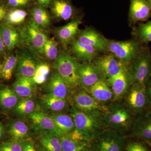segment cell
Instances as JSON below:
<instances>
[{"label": "cell", "mask_w": 151, "mask_h": 151, "mask_svg": "<svg viewBox=\"0 0 151 151\" xmlns=\"http://www.w3.org/2000/svg\"><path fill=\"white\" fill-rule=\"evenodd\" d=\"M20 35L27 45L38 53L43 54L44 46L47 37L32 19L22 28Z\"/></svg>", "instance_id": "ba28073f"}, {"label": "cell", "mask_w": 151, "mask_h": 151, "mask_svg": "<svg viewBox=\"0 0 151 151\" xmlns=\"http://www.w3.org/2000/svg\"><path fill=\"white\" fill-rule=\"evenodd\" d=\"M38 143L47 151H62L60 137L50 132L35 133Z\"/></svg>", "instance_id": "4316f807"}, {"label": "cell", "mask_w": 151, "mask_h": 151, "mask_svg": "<svg viewBox=\"0 0 151 151\" xmlns=\"http://www.w3.org/2000/svg\"><path fill=\"white\" fill-rule=\"evenodd\" d=\"M27 118L35 133L49 132L59 137L62 136L50 116L40 109L32 113Z\"/></svg>", "instance_id": "8fae6325"}, {"label": "cell", "mask_w": 151, "mask_h": 151, "mask_svg": "<svg viewBox=\"0 0 151 151\" xmlns=\"http://www.w3.org/2000/svg\"><path fill=\"white\" fill-rule=\"evenodd\" d=\"M62 151H88L91 149L90 143L76 140L65 135L60 137Z\"/></svg>", "instance_id": "4dcf8cb0"}, {"label": "cell", "mask_w": 151, "mask_h": 151, "mask_svg": "<svg viewBox=\"0 0 151 151\" xmlns=\"http://www.w3.org/2000/svg\"><path fill=\"white\" fill-rule=\"evenodd\" d=\"M39 105L34 97L22 98L12 111L19 118H27L35 111L40 110Z\"/></svg>", "instance_id": "f1b7e54d"}, {"label": "cell", "mask_w": 151, "mask_h": 151, "mask_svg": "<svg viewBox=\"0 0 151 151\" xmlns=\"http://www.w3.org/2000/svg\"><path fill=\"white\" fill-rule=\"evenodd\" d=\"M71 50L76 58L84 62H91L97 58L98 52L92 47L81 42L78 39L71 42Z\"/></svg>", "instance_id": "603a6c76"}, {"label": "cell", "mask_w": 151, "mask_h": 151, "mask_svg": "<svg viewBox=\"0 0 151 151\" xmlns=\"http://www.w3.org/2000/svg\"><path fill=\"white\" fill-rule=\"evenodd\" d=\"M147 2L148 3L149 5H150V7L151 9V0H147Z\"/></svg>", "instance_id": "681fc988"}, {"label": "cell", "mask_w": 151, "mask_h": 151, "mask_svg": "<svg viewBox=\"0 0 151 151\" xmlns=\"http://www.w3.org/2000/svg\"><path fill=\"white\" fill-rule=\"evenodd\" d=\"M126 137L151 142V110L136 116L129 134Z\"/></svg>", "instance_id": "7c38bea8"}, {"label": "cell", "mask_w": 151, "mask_h": 151, "mask_svg": "<svg viewBox=\"0 0 151 151\" xmlns=\"http://www.w3.org/2000/svg\"><path fill=\"white\" fill-rule=\"evenodd\" d=\"M100 103L105 105L114 101V95L106 79H102L88 89H84Z\"/></svg>", "instance_id": "ac0fdd59"}, {"label": "cell", "mask_w": 151, "mask_h": 151, "mask_svg": "<svg viewBox=\"0 0 151 151\" xmlns=\"http://www.w3.org/2000/svg\"><path fill=\"white\" fill-rule=\"evenodd\" d=\"M77 39L82 43L92 47L99 52L108 51V40L92 28L80 32Z\"/></svg>", "instance_id": "2e32d148"}, {"label": "cell", "mask_w": 151, "mask_h": 151, "mask_svg": "<svg viewBox=\"0 0 151 151\" xmlns=\"http://www.w3.org/2000/svg\"><path fill=\"white\" fill-rule=\"evenodd\" d=\"M22 151H37L35 144L31 139L23 141Z\"/></svg>", "instance_id": "ab89813d"}, {"label": "cell", "mask_w": 151, "mask_h": 151, "mask_svg": "<svg viewBox=\"0 0 151 151\" xmlns=\"http://www.w3.org/2000/svg\"><path fill=\"white\" fill-rule=\"evenodd\" d=\"M19 56L17 54L12 53L6 57L2 64L1 75L6 80H9L12 78L14 71L16 69L18 61Z\"/></svg>", "instance_id": "1f68e13d"}, {"label": "cell", "mask_w": 151, "mask_h": 151, "mask_svg": "<svg viewBox=\"0 0 151 151\" xmlns=\"http://www.w3.org/2000/svg\"><path fill=\"white\" fill-rule=\"evenodd\" d=\"M78 74L80 86L84 89H88L100 80L106 79L94 63L91 62L80 64Z\"/></svg>", "instance_id": "5bb4252c"}, {"label": "cell", "mask_w": 151, "mask_h": 151, "mask_svg": "<svg viewBox=\"0 0 151 151\" xmlns=\"http://www.w3.org/2000/svg\"><path fill=\"white\" fill-rule=\"evenodd\" d=\"M47 93L55 97L65 99L68 101L72 99L73 92L70 89L57 72L51 74L46 83Z\"/></svg>", "instance_id": "9a60e30c"}, {"label": "cell", "mask_w": 151, "mask_h": 151, "mask_svg": "<svg viewBox=\"0 0 151 151\" xmlns=\"http://www.w3.org/2000/svg\"><path fill=\"white\" fill-rule=\"evenodd\" d=\"M92 151V150H91V149H90V150H89V151Z\"/></svg>", "instance_id": "816d5d0a"}, {"label": "cell", "mask_w": 151, "mask_h": 151, "mask_svg": "<svg viewBox=\"0 0 151 151\" xmlns=\"http://www.w3.org/2000/svg\"><path fill=\"white\" fill-rule=\"evenodd\" d=\"M94 64L106 80L117 75L127 65L112 53L96 58Z\"/></svg>", "instance_id": "4fadbf2b"}, {"label": "cell", "mask_w": 151, "mask_h": 151, "mask_svg": "<svg viewBox=\"0 0 151 151\" xmlns=\"http://www.w3.org/2000/svg\"><path fill=\"white\" fill-rule=\"evenodd\" d=\"M27 15V12L21 9L9 11L6 17V22L12 25L19 24L24 21Z\"/></svg>", "instance_id": "d590c367"}, {"label": "cell", "mask_w": 151, "mask_h": 151, "mask_svg": "<svg viewBox=\"0 0 151 151\" xmlns=\"http://www.w3.org/2000/svg\"><path fill=\"white\" fill-rule=\"evenodd\" d=\"M107 107V111L102 115L107 127L123 135L129 132L136 115L121 101L111 102Z\"/></svg>", "instance_id": "7a4b0ae2"}, {"label": "cell", "mask_w": 151, "mask_h": 151, "mask_svg": "<svg viewBox=\"0 0 151 151\" xmlns=\"http://www.w3.org/2000/svg\"><path fill=\"white\" fill-rule=\"evenodd\" d=\"M51 11L57 18L68 20L74 14V8L67 0H54L51 6Z\"/></svg>", "instance_id": "83f0119b"}, {"label": "cell", "mask_w": 151, "mask_h": 151, "mask_svg": "<svg viewBox=\"0 0 151 151\" xmlns=\"http://www.w3.org/2000/svg\"><path fill=\"white\" fill-rule=\"evenodd\" d=\"M71 104L78 111L84 113L100 112L103 113L107 110V105L97 101L82 88L73 92Z\"/></svg>", "instance_id": "9c48e42d"}, {"label": "cell", "mask_w": 151, "mask_h": 151, "mask_svg": "<svg viewBox=\"0 0 151 151\" xmlns=\"http://www.w3.org/2000/svg\"><path fill=\"white\" fill-rule=\"evenodd\" d=\"M39 4L40 5L42 6L45 7L48 6L52 0H37Z\"/></svg>", "instance_id": "bcb514c9"}, {"label": "cell", "mask_w": 151, "mask_h": 151, "mask_svg": "<svg viewBox=\"0 0 151 151\" xmlns=\"http://www.w3.org/2000/svg\"><path fill=\"white\" fill-rule=\"evenodd\" d=\"M145 142L147 145L149 147L151 148V142H149V141H145Z\"/></svg>", "instance_id": "c3c4849f"}, {"label": "cell", "mask_w": 151, "mask_h": 151, "mask_svg": "<svg viewBox=\"0 0 151 151\" xmlns=\"http://www.w3.org/2000/svg\"><path fill=\"white\" fill-rule=\"evenodd\" d=\"M36 84L32 78L17 76L13 84V89L20 99L34 97Z\"/></svg>", "instance_id": "d4e9b609"}, {"label": "cell", "mask_w": 151, "mask_h": 151, "mask_svg": "<svg viewBox=\"0 0 151 151\" xmlns=\"http://www.w3.org/2000/svg\"><path fill=\"white\" fill-rule=\"evenodd\" d=\"M80 64L77 58L68 52L59 53L55 61L56 72L73 92L81 88L78 74Z\"/></svg>", "instance_id": "3957f363"}, {"label": "cell", "mask_w": 151, "mask_h": 151, "mask_svg": "<svg viewBox=\"0 0 151 151\" xmlns=\"http://www.w3.org/2000/svg\"><path fill=\"white\" fill-rule=\"evenodd\" d=\"M9 11L4 5L2 3H0V22L5 21L6 17Z\"/></svg>", "instance_id": "b9f144b4"}, {"label": "cell", "mask_w": 151, "mask_h": 151, "mask_svg": "<svg viewBox=\"0 0 151 151\" xmlns=\"http://www.w3.org/2000/svg\"><path fill=\"white\" fill-rule=\"evenodd\" d=\"M50 71V68L47 63L38 64L35 74L32 78L33 81L36 84H44L47 80Z\"/></svg>", "instance_id": "e575fe53"}, {"label": "cell", "mask_w": 151, "mask_h": 151, "mask_svg": "<svg viewBox=\"0 0 151 151\" xmlns=\"http://www.w3.org/2000/svg\"><path fill=\"white\" fill-rule=\"evenodd\" d=\"M20 99L12 88L8 86L0 87V106L4 110H12Z\"/></svg>", "instance_id": "f546056e"}, {"label": "cell", "mask_w": 151, "mask_h": 151, "mask_svg": "<svg viewBox=\"0 0 151 151\" xmlns=\"http://www.w3.org/2000/svg\"><path fill=\"white\" fill-rule=\"evenodd\" d=\"M2 66V65L0 63V74H1V71Z\"/></svg>", "instance_id": "f907efd6"}, {"label": "cell", "mask_w": 151, "mask_h": 151, "mask_svg": "<svg viewBox=\"0 0 151 151\" xmlns=\"http://www.w3.org/2000/svg\"><path fill=\"white\" fill-rule=\"evenodd\" d=\"M8 133L11 139L22 142L31 139L29 127L27 122L23 119L12 120L8 125Z\"/></svg>", "instance_id": "44dd1931"}, {"label": "cell", "mask_w": 151, "mask_h": 151, "mask_svg": "<svg viewBox=\"0 0 151 151\" xmlns=\"http://www.w3.org/2000/svg\"><path fill=\"white\" fill-rule=\"evenodd\" d=\"M22 142L12 139L0 143V151H22Z\"/></svg>", "instance_id": "74e56055"}, {"label": "cell", "mask_w": 151, "mask_h": 151, "mask_svg": "<svg viewBox=\"0 0 151 151\" xmlns=\"http://www.w3.org/2000/svg\"><path fill=\"white\" fill-rule=\"evenodd\" d=\"M35 147L37 151H47L39 143H35Z\"/></svg>", "instance_id": "7dc6e473"}, {"label": "cell", "mask_w": 151, "mask_h": 151, "mask_svg": "<svg viewBox=\"0 0 151 151\" xmlns=\"http://www.w3.org/2000/svg\"><path fill=\"white\" fill-rule=\"evenodd\" d=\"M81 22L80 19H74L57 30V37L62 44L67 45L75 40L76 37L78 35L80 32L79 26Z\"/></svg>", "instance_id": "ffe728a7"}, {"label": "cell", "mask_w": 151, "mask_h": 151, "mask_svg": "<svg viewBox=\"0 0 151 151\" xmlns=\"http://www.w3.org/2000/svg\"><path fill=\"white\" fill-rule=\"evenodd\" d=\"M6 49V47L5 46L2 37L1 33H0V55L4 54Z\"/></svg>", "instance_id": "ee69618b"}, {"label": "cell", "mask_w": 151, "mask_h": 151, "mask_svg": "<svg viewBox=\"0 0 151 151\" xmlns=\"http://www.w3.org/2000/svg\"><path fill=\"white\" fill-rule=\"evenodd\" d=\"M5 136V130L3 124L0 122V141L3 140Z\"/></svg>", "instance_id": "f6af8a7d"}, {"label": "cell", "mask_w": 151, "mask_h": 151, "mask_svg": "<svg viewBox=\"0 0 151 151\" xmlns=\"http://www.w3.org/2000/svg\"><path fill=\"white\" fill-rule=\"evenodd\" d=\"M108 51L127 65L134 59L143 47L142 44L136 39L123 41L108 40Z\"/></svg>", "instance_id": "8992f818"}, {"label": "cell", "mask_w": 151, "mask_h": 151, "mask_svg": "<svg viewBox=\"0 0 151 151\" xmlns=\"http://www.w3.org/2000/svg\"><path fill=\"white\" fill-rule=\"evenodd\" d=\"M40 106L51 112H64L70 110L68 101L47 93L40 98ZM71 108V107H70Z\"/></svg>", "instance_id": "d6986e66"}, {"label": "cell", "mask_w": 151, "mask_h": 151, "mask_svg": "<svg viewBox=\"0 0 151 151\" xmlns=\"http://www.w3.org/2000/svg\"><path fill=\"white\" fill-rule=\"evenodd\" d=\"M125 151H150L147 146L140 142H134L129 143L126 147Z\"/></svg>", "instance_id": "f35d334b"}, {"label": "cell", "mask_w": 151, "mask_h": 151, "mask_svg": "<svg viewBox=\"0 0 151 151\" xmlns=\"http://www.w3.org/2000/svg\"><path fill=\"white\" fill-rule=\"evenodd\" d=\"M48 114L62 136L69 134L75 130V124L71 114L64 112H50Z\"/></svg>", "instance_id": "cb8c5ba5"}, {"label": "cell", "mask_w": 151, "mask_h": 151, "mask_svg": "<svg viewBox=\"0 0 151 151\" xmlns=\"http://www.w3.org/2000/svg\"><path fill=\"white\" fill-rule=\"evenodd\" d=\"M0 33L6 49L13 50L19 43L20 35L13 26L6 22L0 24Z\"/></svg>", "instance_id": "484cf974"}, {"label": "cell", "mask_w": 151, "mask_h": 151, "mask_svg": "<svg viewBox=\"0 0 151 151\" xmlns=\"http://www.w3.org/2000/svg\"><path fill=\"white\" fill-rule=\"evenodd\" d=\"M124 103L136 116L150 110L146 85L134 83L124 98Z\"/></svg>", "instance_id": "52a82bcc"}, {"label": "cell", "mask_w": 151, "mask_h": 151, "mask_svg": "<svg viewBox=\"0 0 151 151\" xmlns=\"http://www.w3.org/2000/svg\"><path fill=\"white\" fill-rule=\"evenodd\" d=\"M70 112L75 124L74 130L86 142L91 143L108 128L101 112L84 113L78 111L73 105H71Z\"/></svg>", "instance_id": "6da1fadb"}, {"label": "cell", "mask_w": 151, "mask_h": 151, "mask_svg": "<svg viewBox=\"0 0 151 151\" xmlns=\"http://www.w3.org/2000/svg\"><path fill=\"white\" fill-rule=\"evenodd\" d=\"M124 135L107 128L90 143L92 151H124Z\"/></svg>", "instance_id": "5b68a950"}, {"label": "cell", "mask_w": 151, "mask_h": 151, "mask_svg": "<svg viewBox=\"0 0 151 151\" xmlns=\"http://www.w3.org/2000/svg\"><path fill=\"white\" fill-rule=\"evenodd\" d=\"M32 17V20L41 29H46L49 27L50 24V17L42 7H36L33 9Z\"/></svg>", "instance_id": "836d02e7"}, {"label": "cell", "mask_w": 151, "mask_h": 151, "mask_svg": "<svg viewBox=\"0 0 151 151\" xmlns=\"http://www.w3.org/2000/svg\"><path fill=\"white\" fill-rule=\"evenodd\" d=\"M29 0H7L8 3L10 6L14 7H18L26 5Z\"/></svg>", "instance_id": "60d3db41"}, {"label": "cell", "mask_w": 151, "mask_h": 151, "mask_svg": "<svg viewBox=\"0 0 151 151\" xmlns=\"http://www.w3.org/2000/svg\"><path fill=\"white\" fill-rule=\"evenodd\" d=\"M37 65L28 52H23L19 56L16 69L17 76L32 78L35 74Z\"/></svg>", "instance_id": "7402d4cb"}, {"label": "cell", "mask_w": 151, "mask_h": 151, "mask_svg": "<svg viewBox=\"0 0 151 151\" xmlns=\"http://www.w3.org/2000/svg\"><path fill=\"white\" fill-rule=\"evenodd\" d=\"M146 88L150 103V110H151V78L146 84Z\"/></svg>", "instance_id": "7bdbcfd3"}, {"label": "cell", "mask_w": 151, "mask_h": 151, "mask_svg": "<svg viewBox=\"0 0 151 151\" xmlns=\"http://www.w3.org/2000/svg\"><path fill=\"white\" fill-rule=\"evenodd\" d=\"M43 54L50 60H56L59 53L58 43L54 39H47L44 46Z\"/></svg>", "instance_id": "8d00e7d4"}, {"label": "cell", "mask_w": 151, "mask_h": 151, "mask_svg": "<svg viewBox=\"0 0 151 151\" xmlns=\"http://www.w3.org/2000/svg\"><path fill=\"white\" fill-rule=\"evenodd\" d=\"M114 95V101H121L133 84L127 65L117 75L107 79Z\"/></svg>", "instance_id": "30bf717a"}, {"label": "cell", "mask_w": 151, "mask_h": 151, "mask_svg": "<svg viewBox=\"0 0 151 151\" xmlns=\"http://www.w3.org/2000/svg\"><path fill=\"white\" fill-rule=\"evenodd\" d=\"M135 39L142 44L151 42V20L140 24L133 30Z\"/></svg>", "instance_id": "d6a6232c"}, {"label": "cell", "mask_w": 151, "mask_h": 151, "mask_svg": "<svg viewBox=\"0 0 151 151\" xmlns=\"http://www.w3.org/2000/svg\"><path fill=\"white\" fill-rule=\"evenodd\" d=\"M129 17L132 24L147 21L151 17V9L147 0H130Z\"/></svg>", "instance_id": "e0dca14e"}, {"label": "cell", "mask_w": 151, "mask_h": 151, "mask_svg": "<svg viewBox=\"0 0 151 151\" xmlns=\"http://www.w3.org/2000/svg\"><path fill=\"white\" fill-rule=\"evenodd\" d=\"M133 84L146 85L151 78V52L143 47L134 59L127 65Z\"/></svg>", "instance_id": "277c9868"}]
</instances>
